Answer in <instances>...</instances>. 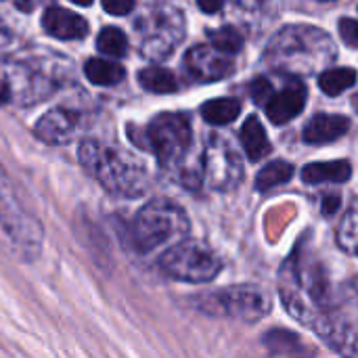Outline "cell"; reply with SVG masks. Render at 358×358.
<instances>
[{"mask_svg":"<svg viewBox=\"0 0 358 358\" xmlns=\"http://www.w3.org/2000/svg\"><path fill=\"white\" fill-rule=\"evenodd\" d=\"M80 164L111 195L138 197L147 189V172L138 159L120 147L84 141L80 145Z\"/></svg>","mask_w":358,"mask_h":358,"instance_id":"obj_1","label":"cell"},{"mask_svg":"<svg viewBox=\"0 0 358 358\" xmlns=\"http://www.w3.org/2000/svg\"><path fill=\"white\" fill-rule=\"evenodd\" d=\"M44 231L21 201L13 180L0 166V243L21 260H36L42 252Z\"/></svg>","mask_w":358,"mask_h":358,"instance_id":"obj_2","label":"cell"},{"mask_svg":"<svg viewBox=\"0 0 358 358\" xmlns=\"http://www.w3.org/2000/svg\"><path fill=\"white\" fill-rule=\"evenodd\" d=\"M189 233L185 210L168 199H153L134 218L132 239L141 252H151L168 241H178Z\"/></svg>","mask_w":358,"mask_h":358,"instance_id":"obj_3","label":"cell"},{"mask_svg":"<svg viewBox=\"0 0 358 358\" xmlns=\"http://www.w3.org/2000/svg\"><path fill=\"white\" fill-rule=\"evenodd\" d=\"M197 308L212 317H227L245 323L260 321L271 310V298L256 285H237L195 300Z\"/></svg>","mask_w":358,"mask_h":358,"instance_id":"obj_4","label":"cell"},{"mask_svg":"<svg viewBox=\"0 0 358 358\" xmlns=\"http://www.w3.org/2000/svg\"><path fill=\"white\" fill-rule=\"evenodd\" d=\"M52 90V80L34 67L19 61L0 59V105L29 107L48 99Z\"/></svg>","mask_w":358,"mask_h":358,"instance_id":"obj_5","label":"cell"},{"mask_svg":"<svg viewBox=\"0 0 358 358\" xmlns=\"http://www.w3.org/2000/svg\"><path fill=\"white\" fill-rule=\"evenodd\" d=\"M159 266L176 281L185 283H208L220 268V258L206 245L195 241H178L159 260Z\"/></svg>","mask_w":358,"mask_h":358,"instance_id":"obj_6","label":"cell"},{"mask_svg":"<svg viewBox=\"0 0 358 358\" xmlns=\"http://www.w3.org/2000/svg\"><path fill=\"white\" fill-rule=\"evenodd\" d=\"M147 141L157 162L164 168H172L187 155L191 147L193 141L191 124L180 113H162L149 124Z\"/></svg>","mask_w":358,"mask_h":358,"instance_id":"obj_7","label":"cell"},{"mask_svg":"<svg viewBox=\"0 0 358 358\" xmlns=\"http://www.w3.org/2000/svg\"><path fill=\"white\" fill-rule=\"evenodd\" d=\"M206 178L216 189H229L241 178L237 153L218 136H214L206 149Z\"/></svg>","mask_w":358,"mask_h":358,"instance_id":"obj_8","label":"cell"},{"mask_svg":"<svg viewBox=\"0 0 358 358\" xmlns=\"http://www.w3.org/2000/svg\"><path fill=\"white\" fill-rule=\"evenodd\" d=\"M187 69L191 71L193 78L201 80V82H216L227 78L233 71V59L231 55L218 50L216 46H193L187 57H185Z\"/></svg>","mask_w":358,"mask_h":358,"instance_id":"obj_9","label":"cell"},{"mask_svg":"<svg viewBox=\"0 0 358 358\" xmlns=\"http://www.w3.org/2000/svg\"><path fill=\"white\" fill-rule=\"evenodd\" d=\"M304 105H306V86L300 80H292L283 90L273 92L271 99L264 103L268 120L277 126H283L296 115H300Z\"/></svg>","mask_w":358,"mask_h":358,"instance_id":"obj_10","label":"cell"},{"mask_svg":"<svg viewBox=\"0 0 358 358\" xmlns=\"http://www.w3.org/2000/svg\"><path fill=\"white\" fill-rule=\"evenodd\" d=\"M141 29H143V44H145L143 48L147 52H166L178 42L182 25L178 17L172 19L170 15H155L149 21H143Z\"/></svg>","mask_w":358,"mask_h":358,"instance_id":"obj_11","label":"cell"},{"mask_svg":"<svg viewBox=\"0 0 358 358\" xmlns=\"http://www.w3.org/2000/svg\"><path fill=\"white\" fill-rule=\"evenodd\" d=\"M78 128V117L67 109L46 111L34 128V134L46 145H65L73 138Z\"/></svg>","mask_w":358,"mask_h":358,"instance_id":"obj_12","label":"cell"},{"mask_svg":"<svg viewBox=\"0 0 358 358\" xmlns=\"http://www.w3.org/2000/svg\"><path fill=\"white\" fill-rule=\"evenodd\" d=\"M44 29L59 38V40H80L88 34V23L78 13H71L67 8L50 6L42 15Z\"/></svg>","mask_w":358,"mask_h":358,"instance_id":"obj_13","label":"cell"},{"mask_svg":"<svg viewBox=\"0 0 358 358\" xmlns=\"http://www.w3.org/2000/svg\"><path fill=\"white\" fill-rule=\"evenodd\" d=\"M350 128V120L344 115H331V113H319L315 115L304 132L302 138L308 145H325V143H334L336 138L344 136Z\"/></svg>","mask_w":358,"mask_h":358,"instance_id":"obj_14","label":"cell"},{"mask_svg":"<svg viewBox=\"0 0 358 358\" xmlns=\"http://www.w3.org/2000/svg\"><path fill=\"white\" fill-rule=\"evenodd\" d=\"M352 174V166L346 159L336 162H317L308 164L302 170V180L308 185H323V182H346Z\"/></svg>","mask_w":358,"mask_h":358,"instance_id":"obj_15","label":"cell"},{"mask_svg":"<svg viewBox=\"0 0 358 358\" xmlns=\"http://www.w3.org/2000/svg\"><path fill=\"white\" fill-rule=\"evenodd\" d=\"M241 143H243V149L252 162H260L262 157H266L273 151V145L266 136V130L256 115H250L245 120V124L241 126Z\"/></svg>","mask_w":358,"mask_h":358,"instance_id":"obj_16","label":"cell"},{"mask_svg":"<svg viewBox=\"0 0 358 358\" xmlns=\"http://www.w3.org/2000/svg\"><path fill=\"white\" fill-rule=\"evenodd\" d=\"M86 78L96 86H113L124 80V67L109 59H90L84 67Z\"/></svg>","mask_w":358,"mask_h":358,"instance_id":"obj_17","label":"cell"},{"mask_svg":"<svg viewBox=\"0 0 358 358\" xmlns=\"http://www.w3.org/2000/svg\"><path fill=\"white\" fill-rule=\"evenodd\" d=\"M239 113H241V103L237 99H212V101L203 103V107H201L203 120L214 126L231 124L239 117Z\"/></svg>","mask_w":358,"mask_h":358,"instance_id":"obj_18","label":"cell"},{"mask_svg":"<svg viewBox=\"0 0 358 358\" xmlns=\"http://www.w3.org/2000/svg\"><path fill=\"white\" fill-rule=\"evenodd\" d=\"M357 84V71L352 67H334L319 76V86L327 96H338Z\"/></svg>","mask_w":358,"mask_h":358,"instance_id":"obj_19","label":"cell"},{"mask_svg":"<svg viewBox=\"0 0 358 358\" xmlns=\"http://www.w3.org/2000/svg\"><path fill=\"white\" fill-rule=\"evenodd\" d=\"M138 82L145 90L157 92V94H168V92H174L178 88L174 73L170 69H164V67H145L138 73Z\"/></svg>","mask_w":358,"mask_h":358,"instance_id":"obj_20","label":"cell"},{"mask_svg":"<svg viewBox=\"0 0 358 358\" xmlns=\"http://www.w3.org/2000/svg\"><path fill=\"white\" fill-rule=\"evenodd\" d=\"M294 178V166L289 162H271L268 166H264L256 178V187L258 191H271L273 187L285 185Z\"/></svg>","mask_w":358,"mask_h":358,"instance_id":"obj_21","label":"cell"},{"mask_svg":"<svg viewBox=\"0 0 358 358\" xmlns=\"http://www.w3.org/2000/svg\"><path fill=\"white\" fill-rule=\"evenodd\" d=\"M96 48L107 57H124L128 50V40L122 29L105 27L96 38Z\"/></svg>","mask_w":358,"mask_h":358,"instance_id":"obj_22","label":"cell"},{"mask_svg":"<svg viewBox=\"0 0 358 358\" xmlns=\"http://www.w3.org/2000/svg\"><path fill=\"white\" fill-rule=\"evenodd\" d=\"M210 40H212V46H216L218 50L227 55H235L243 46V38L235 27H220L210 34Z\"/></svg>","mask_w":358,"mask_h":358,"instance_id":"obj_23","label":"cell"},{"mask_svg":"<svg viewBox=\"0 0 358 358\" xmlns=\"http://www.w3.org/2000/svg\"><path fill=\"white\" fill-rule=\"evenodd\" d=\"M266 346L271 348V352L275 355H281L283 348H287V352H302V340L289 331H281V329H275V331H268L266 338H264Z\"/></svg>","mask_w":358,"mask_h":358,"instance_id":"obj_24","label":"cell"},{"mask_svg":"<svg viewBox=\"0 0 358 358\" xmlns=\"http://www.w3.org/2000/svg\"><path fill=\"white\" fill-rule=\"evenodd\" d=\"M250 94H252V99H254L258 105H264V103L271 99V94H273V84H271L266 78H256V80L250 84Z\"/></svg>","mask_w":358,"mask_h":358,"instance_id":"obj_25","label":"cell"},{"mask_svg":"<svg viewBox=\"0 0 358 358\" xmlns=\"http://www.w3.org/2000/svg\"><path fill=\"white\" fill-rule=\"evenodd\" d=\"M340 36H342V40L348 46L358 48V21H355V19H342L340 21Z\"/></svg>","mask_w":358,"mask_h":358,"instance_id":"obj_26","label":"cell"},{"mask_svg":"<svg viewBox=\"0 0 358 358\" xmlns=\"http://www.w3.org/2000/svg\"><path fill=\"white\" fill-rule=\"evenodd\" d=\"M103 8L109 15H128L134 8V0H103Z\"/></svg>","mask_w":358,"mask_h":358,"instance_id":"obj_27","label":"cell"},{"mask_svg":"<svg viewBox=\"0 0 358 358\" xmlns=\"http://www.w3.org/2000/svg\"><path fill=\"white\" fill-rule=\"evenodd\" d=\"M197 4L203 13H218L222 8L224 0H197Z\"/></svg>","mask_w":358,"mask_h":358,"instance_id":"obj_28","label":"cell"},{"mask_svg":"<svg viewBox=\"0 0 358 358\" xmlns=\"http://www.w3.org/2000/svg\"><path fill=\"white\" fill-rule=\"evenodd\" d=\"M338 208H340V197H329V199L323 201V214H325V216H327V214H334Z\"/></svg>","mask_w":358,"mask_h":358,"instance_id":"obj_29","label":"cell"},{"mask_svg":"<svg viewBox=\"0 0 358 358\" xmlns=\"http://www.w3.org/2000/svg\"><path fill=\"white\" fill-rule=\"evenodd\" d=\"M73 4H80V6H88V4H92V0H71Z\"/></svg>","mask_w":358,"mask_h":358,"instance_id":"obj_30","label":"cell"},{"mask_svg":"<svg viewBox=\"0 0 358 358\" xmlns=\"http://www.w3.org/2000/svg\"><path fill=\"white\" fill-rule=\"evenodd\" d=\"M357 287H358V279H357Z\"/></svg>","mask_w":358,"mask_h":358,"instance_id":"obj_31","label":"cell"}]
</instances>
